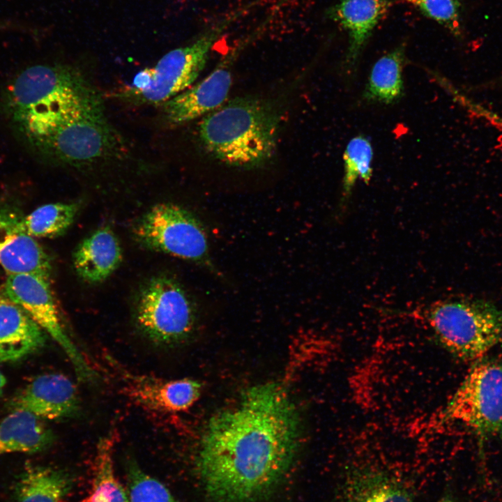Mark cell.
<instances>
[{
  "label": "cell",
  "mask_w": 502,
  "mask_h": 502,
  "mask_svg": "<svg viewBox=\"0 0 502 502\" xmlns=\"http://www.w3.org/2000/svg\"><path fill=\"white\" fill-rule=\"evenodd\" d=\"M301 418L284 386H253L234 406L209 420L198 465L215 502H257L290 468L299 448Z\"/></svg>",
  "instance_id": "6da1fadb"
},
{
  "label": "cell",
  "mask_w": 502,
  "mask_h": 502,
  "mask_svg": "<svg viewBox=\"0 0 502 502\" xmlns=\"http://www.w3.org/2000/svg\"><path fill=\"white\" fill-rule=\"evenodd\" d=\"M231 85L229 67L222 65L199 83L164 103L167 120L174 124L204 116L225 102Z\"/></svg>",
  "instance_id": "2e32d148"
},
{
  "label": "cell",
  "mask_w": 502,
  "mask_h": 502,
  "mask_svg": "<svg viewBox=\"0 0 502 502\" xmlns=\"http://www.w3.org/2000/svg\"><path fill=\"white\" fill-rule=\"evenodd\" d=\"M427 320L441 344L459 358L476 362L502 343V308L478 298L434 303Z\"/></svg>",
  "instance_id": "5b68a950"
},
{
  "label": "cell",
  "mask_w": 502,
  "mask_h": 502,
  "mask_svg": "<svg viewBox=\"0 0 502 502\" xmlns=\"http://www.w3.org/2000/svg\"><path fill=\"white\" fill-rule=\"evenodd\" d=\"M6 385V379L5 376L0 372V397L3 395L4 388Z\"/></svg>",
  "instance_id": "4316f807"
},
{
  "label": "cell",
  "mask_w": 502,
  "mask_h": 502,
  "mask_svg": "<svg viewBox=\"0 0 502 502\" xmlns=\"http://www.w3.org/2000/svg\"><path fill=\"white\" fill-rule=\"evenodd\" d=\"M94 89L55 71L24 76L6 90L3 108L12 127L30 148L75 102Z\"/></svg>",
  "instance_id": "3957f363"
},
{
  "label": "cell",
  "mask_w": 502,
  "mask_h": 502,
  "mask_svg": "<svg viewBox=\"0 0 502 502\" xmlns=\"http://www.w3.org/2000/svg\"><path fill=\"white\" fill-rule=\"evenodd\" d=\"M55 440L43 420L26 411H13L0 420V456L45 450Z\"/></svg>",
  "instance_id": "d6986e66"
},
{
  "label": "cell",
  "mask_w": 502,
  "mask_h": 502,
  "mask_svg": "<svg viewBox=\"0 0 502 502\" xmlns=\"http://www.w3.org/2000/svg\"><path fill=\"white\" fill-rule=\"evenodd\" d=\"M115 139L94 89L70 107L32 149L57 162L86 165L111 153Z\"/></svg>",
  "instance_id": "277c9868"
},
{
  "label": "cell",
  "mask_w": 502,
  "mask_h": 502,
  "mask_svg": "<svg viewBox=\"0 0 502 502\" xmlns=\"http://www.w3.org/2000/svg\"><path fill=\"white\" fill-rule=\"evenodd\" d=\"M146 248L213 269L206 231L189 211L172 203L151 207L134 227Z\"/></svg>",
  "instance_id": "9c48e42d"
},
{
  "label": "cell",
  "mask_w": 502,
  "mask_h": 502,
  "mask_svg": "<svg viewBox=\"0 0 502 502\" xmlns=\"http://www.w3.org/2000/svg\"><path fill=\"white\" fill-rule=\"evenodd\" d=\"M10 411L29 412L44 420H58L77 414L80 402L76 386L64 374L38 375L11 397L7 404Z\"/></svg>",
  "instance_id": "8fae6325"
},
{
  "label": "cell",
  "mask_w": 502,
  "mask_h": 502,
  "mask_svg": "<svg viewBox=\"0 0 502 502\" xmlns=\"http://www.w3.org/2000/svg\"><path fill=\"white\" fill-rule=\"evenodd\" d=\"M243 11L230 14L190 44L168 52L154 66L140 70L126 89V96L145 103H165L189 88L204 70L214 44Z\"/></svg>",
  "instance_id": "8992f818"
},
{
  "label": "cell",
  "mask_w": 502,
  "mask_h": 502,
  "mask_svg": "<svg viewBox=\"0 0 502 502\" xmlns=\"http://www.w3.org/2000/svg\"><path fill=\"white\" fill-rule=\"evenodd\" d=\"M128 476L130 502H178L162 483L133 462L129 464Z\"/></svg>",
  "instance_id": "d4e9b609"
},
{
  "label": "cell",
  "mask_w": 502,
  "mask_h": 502,
  "mask_svg": "<svg viewBox=\"0 0 502 502\" xmlns=\"http://www.w3.org/2000/svg\"><path fill=\"white\" fill-rule=\"evenodd\" d=\"M336 502H415L409 488L395 475L373 466L347 469Z\"/></svg>",
  "instance_id": "5bb4252c"
},
{
  "label": "cell",
  "mask_w": 502,
  "mask_h": 502,
  "mask_svg": "<svg viewBox=\"0 0 502 502\" xmlns=\"http://www.w3.org/2000/svg\"><path fill=\"white\" fill-rule=\"evenodd\" d=\"M139 332L156 345L171 347L190 337L196 324L190 297L174 278L161 275L142 288L134 312Z\"/></svg>",
  "instance_id": "ba28073f"
},
{
  "label": "cell",
  "mask_w": 502,
  "mask_h": 502,
  "mask_svg": "<svg viewBox=\"0 0 502 502\" xmlns=\"http://www.w3.org/2000/svg\"><path fill=\"white\" fill-rule=\"evenodd\" d=\"M79 209L77 203L45 204L24 215L22 227L33 238H56L63 234L72 225Z\"/></svg>",
  "instance_id": "603a6c76"
},
{
  "label": "cell",
  "mask_w": 502,
  "mask_h": 502,
  "mask_svg": "<svg viewBox=\"0 0 502 502\" xmlns=\"http://www.w3.org/2000/svg\"><path fill=\"white\" fill-rule=\"evenodd\" d=\"M439 502H457L454 499H452L451 496H444Z\"/></svg>",
  "instance_id": "83f0119b"
},
{
  "label": "cell",
  "mask_w": 502,
  "mask_h": 502,
  "mask_svg": "<svg viewBox=\"0 0 502 502\" xmlns=\"http://www.w3.org/2000/svg\"><path fill=\"white\" fill-rule=\"evenodd\" d=\"M372 159L373 149L367 137L358 135L348 142L343 155L342 202L350 197L358 180L369 183L372 175Z\"/></svg>",
  "instance_id": "cb8c5ba5"
},
{
  "label": "cell",
  "mask_w": 502,
  "mask_h": 502,
  "mask_svg": "<svg viewBox=\"0 0 502 502\" xmlns=\"http://www.w3.org/2000/svg\"><path fill=\"white\" fill-rule=\"evenodd\" d=\"M405 45H400L379 58L372 66L363 98L367 102L391 104L403 93L402 70Z\"/></svg>",
  "instance_id": "44dd1931"
},
{
  "label": "cell",
  "mask_w": 502,
  "mask_h": 502,
  "mask_svg": "<svg viewBox=\"0 0 502 502\" xmlns=\"http://www.w3.org/2000/svg\"><path fill=\"white\" fill-rule=\"evenodd\" d=\"M71 485L69 474L63 470L29 465L17 478L14 502H61Z\"/></svg>",
  "instance_id": "ffe728a7"
},
{
  "label": "cell",
  "mask_w": 502,
  "mask_h": 502,
  "mask_svg": "<svg viewBox=\"0 0 502 502\" xmlns=\"http://www.w3.org/2000/svg\"><path fill=\"white\" fill-rule=\"evenodd\" d=\"M124 390L141 406L162 412H178L190 407L199 397L201 384L184 378L165 380L124 372Z\"/></svg>",
  "instance_id": "4fadbf2b"
},
{
  "label": "cell",
  "mask_w": 502,
  "mask_h": 502,
  "mask_svg": "<svg viewBox=\"0 0 502 502\" xmlns=\"http://www.w3.org/2000/svg\"><path fill=\"white\" fill-rule=\"evenodd\" d=\"M453 35L462 34L461 5L458 0H404Z\"/></svg>",
  "instance_id": "484cf974"
},
{
  "label": "cell",
  "mask_w": 502,
  "mask_h": 502,
  "mask_svg": "<svg viewBox=\"0 0 502 502\" xmlns=\"http://www.w3.org/2000/svg\"><path fill=\"white\" fill-rule=\"evenodd\" d=\"M45 331L0 287V362L20 361L41 350Z\"/></svg>",
  "instance_id": "9a60e30c"
},
{
  "label": "cell",
  "mask_w": 502,
  "mask_h": 502,
  "mask_svg": "<svg viewBox=\"0 0 502 502\" xmlns=\"http://www.w3.org/2000/svg\"><path fill=\"white\" fill-rule=\"evenodd\" d=\"M439 420L465 428L480 444L502 439V363L485 358L475 362Z\"/></svg>",
  "instance_id": "52a82bcc"
},
{
  "label": "cell",
  "mask_w": 502,
  "mask_h": 502,
  "mask_svg": "<svg viewBox=\"0 0 502 502\" xmlns=\"http://www.w3.org/2000/svg\"><path fill=\"white\" fill-rule=\"evenodd\" d=\"M389 0H341L329 8L328 17L348 33L346 66L351 70L374 28L388 13Z\"/></svg>",
  "instance_id": "e0dca14e"
},
{
  "label": "cell",
  "mask_w": 502,
  "mask_h": 502,
  "mask_svg": "<svg viewBox=\"0 0 502 502\" xmlns=\"http://www.w3.org/2000/svg\"><path fill=\"white\" fill-rule=\"evenodd\" d=\"M280 121L279 112L271 102L255 96L237 97L204 116L199 136L217 160L252 169L273 157Z\"/></svg>",
  "instance_id": "7a4b0ae2"
},
{
  "label": "cell",
  "mask_w": 502,
  "mask_h": 502,
  "mask_svg": "<svg viewBox=\"0 0 502 502\" xmlns=\"http://www.w3.org/2000/svg\"><path fill=\"white\" fill-rule=\"evenodd\" d=\"M3 287L7 296L60 346L78 378L93 381L96 374L65 330L49 279L31 273L8 275Z\"/></svg>",
  "instance_id": "30bf717a"
},
{
  "label": "cell",
  "mask_w": 502,
  "mask_h": 502,
  "mask_svg": "<svg viewBox=\"0 0 502 502\" xmlns=\"http://www.w3.org/2000/svg\"><path fill=\"white\" fill-rule=\"evenodd\" d=\"M122 261V250L116 234L107 226L85 238L73 254L76 273L85 282L97 284L106 280Z\"/></svg>",
  "instance_id": "ac0fdd59"
},
{
  "label": "cell",
  "mask_w": 502,
  "mask_h": 502,
  "mask_svg": "<svg viewBox=\"0 0 502 502\" xmlns=\"http://www.w3.org/2000/svg\"><path fill=\"white\" fill-rule=\"evenodd\" d=\"M24 215L0 203V265L8 275L31 273L50 280L52 264L42 246L24 229Z\"/></svg>",
  "instance_id": "7c38bea8"
},
{
  "label": "cell",
  "mask_w": 502,
  "mask_h": 502,
  "mask_svg": "<svg viewBox=\"0 0 502 502\" xmlns=\"http://www.w3.org/2000/svg\"><path fill=\"white\" fill-rule=\"evenodd\" d=\"M112 434L100 438L96 447L91 487L80 502H130L114 473Z\"/></svg>",
  "instance_id": "7402d4cb"
}]
</instances>
